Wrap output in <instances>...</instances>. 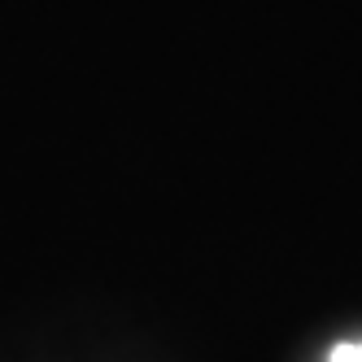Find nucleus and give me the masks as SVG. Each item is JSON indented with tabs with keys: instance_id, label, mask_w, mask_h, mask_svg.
Instances as JSON below:
<instances>
[{
	"instance_id": "nucleus-1",
	"label": "nucleus",
	"mask_w": 362,
	"mask_h": 362,
	"mask_svg": "<svg viewBox=\"0 0 362 362\" xmlns=\"http://www.w3.org/2000/svg\"><path fill=\"white\" fill-rule=\"evenodd\" d=\"M332 362H362V341H349V345H336V349H332Z\"/></svg>"
}]
</instances>
